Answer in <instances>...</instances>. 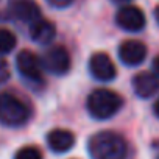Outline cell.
Returning a JSON list of instances; mask_svg holds the SVG:
<instances>
[{
	"instance_id": "11",
	"label": "cell",
	"mask_w": 159,
	"mask_h": 159,
	"mask_svg": "<svg viewBox=\"0 0 159 159\" xmlns=\"http://www.w3.org/2000/svg\"><path fill=\"white\" fill-rule=\"evenodd\" d=\"M47 145L55 153H66L75 145V134L62 128L52 129L47 134Z\"/></svg>"
},
{
	"instance_id": "19",
	"label": "cell",
	"mask_w": 159,
	"mask_h": 159,
	"mask_svg": "<svg viewBox=\"0 0 159 159\" xmlns=\"http://www.w3.org/2000/svg\"><path fill=\"white\" fill-rule=\"evenodd\" d=\"M154 19H156V22H157V25H159V5L154 8Z\"/></svg>"
},
{
	"instance_id": "17",
	"label": "cell",
	"mask_w": 159,
	"mask_h": 159,
	"mask_svg": "<svg viewBox=\"0 0 159 159\" xmlns=\"http://www.w3.org/2000/svg\"><path fill=\"white\" fill-rule=\"evenodd\" d=\"M153 72L159 76V55L154 58V61H153Z\"/></svg>"
},
{
	"instance_id": "13",
	"label": "cell",
	"mask_w": 159,
	"mask_h": 159,
	"mask_svg": "<svg viewBox=\"0 0 159 159\" xmlns=\"http://www.w3.org/2000/svg\"><path fill=\"white\" fill-rule=\"evenodd\" d=\"M17 44L16 34L8 28H0V55H7L14 50Z\"/></svg>"
},
{
	"instance_id": "5",
	"label": "cell",
	"mask_w": 159,
	"mask_h": 159,
	"mask_svg": "<svg viewBox=\"0 0 159 159\" xmlns=\"http://www.w3.org/2000/svg\"><path fill=\"white\" fill-rule=\"evenodd\" d=\"M116 24L122 30H125V31L137 33V31H140V30L145 28L147 19H145L143 11L139 7L125 5V7H122L117 11V14H116Z\"/></svg>"
},
{
	"instance_id": "3",
	"label": "cell",
	"mask_w": 159,
	"mask_h": 159,
	"mask_svg": "<svg viewBox=\"0 0 159 159\" xmlns=\"http://www.w3.org/2000/svg\"><path fill=\"white\" fill-rule=\"evenodd\" d=\"M30 117L28 106L13 94H0V123L5 126H22Z\"/></svg>"
},
{
	"instance_id": "14",
	"label": "cell",
	"mask_w": 159,
	"mask_h": 159,
	"mask_svg": "<svg viewBox=\"0 0 159 159\" xmlns=\"http://www.w3.org/2000/svg\"><path fill=\"white\" fill-rule=\"evenodd\" d=\"M14 159H42V151L38 147L27 145V147H22L16 153Z\"/></svg>"
},
{
	"instance_id": "6",
	"label": "cell",
	"mask_w": 159,
	"mask_h": 159,
	"mask_svg": "<svg viewBox=\"0 0 159 159\" xmlns=\"http://www.w3.org/2000/svg\"><path fill=\"white\" fill-rule=\"evenodd\" d=\"M17 70L30 81H41L42 78V61L30 50H22L16 58Z\"/></svg>"
},
{
	"instance_id": "7",
	"label": "cell",
	"mask_w": 159,
	"mask_h": 159,
	"mask_svg": "<svg viewBox=\"0 0 159 159\" xmlns=\"http://www.w3.org/2000/svg\"><path fill=\"white\" fill-rule=\"evenodd\" d=\"M147 47L143 42L140 41H136V39H128V41H123L119 47V58L123 64L129 66V67H134V66H139L145 61L147 58Z\"/></svg>"
},
{
	"instance_id": "20",
	"label": "cell",
	"mask_w": 159,
	"mask_h": 159,
	"mask_svg": "<svg viewBox=\"0 0 159 159\" xmlns=\"http://www.w3.org/2000/svg\"><path fill=\"white\" fill-rule=\"evenodd\" d=\"M114 2H117V3H125V2H129V0H114Z\"/></svg>"
},
{
	"instance_id": "4",
	"label": "cell",
	"mask_w": 159,
	"mask_h": 159,
	"mask_svg": "<svg viewBox=\"0 0 159 159\" xmlns=\"http://www.w3.org/2000/svg\"><path fill=\"white\" fill-rule=\"evenodd\" d=\"M70 53L62 45L50 47L42 56V67L53 75H66L70 70Z\"/></svg>"
},
{
	"instance_id": "16",
	"label": "cell",
	"mask_w": 159,
	"mask_h": 159,
	"mask_svg": "<svg viewBox=\"0 0 159 159\" xmlns=\"http://www.w3.org/2000/svg\"><path fill=\"white\" fill-rule=\"evenodd\" d=\"M47 3L48 5H52V7H55V8H67V7H70L72 3H73V0H47Z\"/></svg>"
},
{
	"instance_id": "2",
	"label": "cell",
	"mask_w": 159,
	"mask_h": 159,
	"mask_svg": "<svg viewBox=\"0 0 159 159\" xmlns=\"http://www.w3.org/2000/svg\"><path fill=\"white\" fill-rule=\"evenodd\" d=\"M122 98L117 92L111 91V89H95L94 92H91V95L88 97V111L89 114L97 119V120H106L111 119L112 116H116L119 112V109L122 108Z\"/></svg>"
},
{
	"instance_id": "8",
	"label": "cell",
	"mask_w": 159,
	"mask_h": 159,
	"mask_svg": "<svg viewBox=\"0 0 159 159\" xmlns=\"http://www.w3.org/2000/svg\"><path fill=\"white\" fill-rule=\"evenodd\" d=\"M89 70L92 73V76L98 81H111V80L116 78V66L112 62V59L103 53V52H98V53H94L89 59Z\"/></svg>"
},
{
	"instance_id": "12",
	"label": "cell",
	"mask_w": 159,
	"mask_h": 159,
	"mask_svg": "<svg viewBox=\"0 0 159 159\" xmlns=\"http://www.w3.org/2000/svg\"><path fill=\"white\" fill-rule=\"evenodd\" d=\"M56 36V27L47 19H38L30 25V38L38 44H50Z\"/></svg>"
},
{
	"instance_id": "9",
	"label": "cell",
	"mask_w": 159,
	"mask_h": 159,
	"mask_svg": "<svg viewBox=\"0 0 159 159\" xmlns=\"http://www.w3.org/2000/svg\"><path fill=\"white\" fill-rule=\"evenodd\" d=\"M133 91L139 98H151L159 92V76L154 72H140L133 78Z\"/></svg>"
},
{
	"instance_id": "1",
	"label": "cell",
	"mask_w": 159,
	"mask_h": 159,
	"mask_svg": "<svg viewBox=\"0 0 159 159\" xmlns=\"http://www.w3.org/2000/svg\"><path fill=\"white\" fill-rule=\"evenodd\" d=\"M88 151L92 159H126L128 143L114 131H100L89 137Z\"/></svg>"
},
{
	"instance_id": "15",
	"label": "cell",
	"mask_w": 159,
	"mask_h": 159,
	"mask_svg": "<svg viewBox=\"0 0 159 159\" xmlns=\"http://www.w3.org/2000/svg\"><path fill=\"white\" fill-rule=\"evenodd\" d=\"M10 78H11L10 64L5 59H0V84H5Z\"/></svg>"
},
{
	"instance_id": "10",
	"label": "cell",
	"mask_w": 159,
	"mask_h": 159,
	"mask_svg": "<svg viewBox=\"0 0 159 159\" xmlns=\"http://www.w3.org/2000/svg\"><path fill=\"white\" fill-rule=\"evenodd\" d=\"M8 8L11 14L20 22H28L31 25L41 19V8L36 0H8Z\"/></svg>"
},
{
	"instance_id": "18",
	"label": "cell",
	"mask_w": 159,
	"mask_h": 159,
	"mask_svg": "<svg viewBox=\"0 0 159 159\" xmlns=\"http://www.w3.org/2000/svg\"><path fill=\"white\" fill-rule=\"evenodd\" d=\"M153 111H154V116L159 119V98L156 100V103H154V106H153Z\"/></svg>"
}]
</instances>
